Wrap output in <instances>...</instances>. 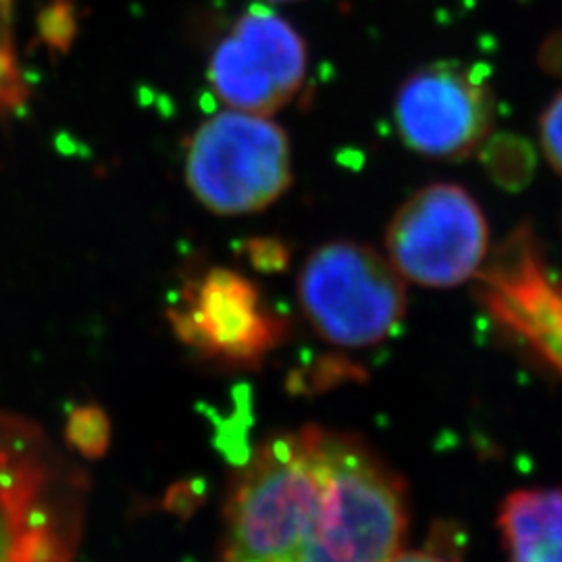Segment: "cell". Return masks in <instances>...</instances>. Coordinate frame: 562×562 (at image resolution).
<instances>
[{
    "mask_svg": "<svg viewBox=\"0 0 562 562\" xmlns=\"http://www.w3.org/2000/svg\"><path fill=\"white\" fill-rule=\"evenodd\" d=\"M225 519L223 562H390L408 510L361 442L302 427L255 452Z\"/></svg>",
    "mask_w": 562,
    "mask_h": 562,
    "instance_id": "1",
    "label": "cell"
},
{
    "mask_svg": "<svg viewBox=\"0 0 562 562\" xmlns=\"http://www.w3.org/2000/svg\"><path fill=\"white\" fill-rule=\"evenodd\" d=\"M299 296L323 340L364 348L392 336L406 313V288L394 265L357 241H331L302 267Z\"/></svg>",
    "mask_w": 562,
    "mask_h": 562,
    "instance_id": "2",
    "label": "cell"
},
{
    "mask_svg": "<svg viewBox=\"0 0 562 562\" xmlns=\"http://www.w3.org/2000/svg\"><path fill=\"white\" fill-rule=\"evenodd\" d=\"M186 180L194 196L220 215L257 213L292 181L290 142L265 115L220 113L192 136Z\"/></svg>",
    "mask_w": 562,
    "mask_h": 562,
    "instance_id": "3",
    "label": "cell"
},
{
    "mask_svg": "<svg viewBox=\"0 0 562 562\" xmlns=\"http://www.w3.org/2000/svg\"><path fill=\"white\" fill-rule=\"evenodd\" d=\"M32 423L0 415V562H67L71 487Z\"/></svg>",
    "mask_w": 562,
    "mask_h": 562,
    "instance_id": "4",
    "label": "cell"
},
{
    "mask_svg": "<svg viewBox=\"0 0 562 562\" xmlns=\"http://www.w3.org/2000/svg\"><path fill=\"white\" fill-rule=\"evenodd\" d=\"M487 240V222L473 196L461 186L434 183L402 204L385 246L402 280L454 288L482 271Z\"/></svg>",
    "mask_w": 562,
    "mask_h": 562,
    "instance_id": "5",
    "label": "cell"
},
{
    "mask_svg": "<svg viewBox=\"0 0 562 562\" xmlns=\"http://www.w3.org/2000/svg\"><path fill=\"white\" fill-rule=\"evenodd\" d=\"M408 148L429 159L461 161L492 134L496 104L490 88L459 63H431L404 81L394 104Z\"/></svg>",
    "mask_w": 562,
    "mask_h": 562,
    "instance_id": "6",
    "label": "cell"
},
{
    "mask_svg": "<svg viewBox=\"0 0 562 562\" xmlns=\"http://www.w3.org/2000/svg\"><path fill=\"white\" fill-rule=\"evenodd\" d=\"M477 296L487 315L562 380V278L519 227L483 265Z\"/></svg>",
    "mask_w": 562,
    "mask_h": 562,
    "instance_id": "7",
    "label": "cell"
},
{
    "mask_svg": "<svg viewBox=\"0 0 562 562\" xmlns=\"http://www.w3.org/2000/svg\"><path fill=\"white\" fill-rule=\"evenodd\" d=\"M306 48L296 30L273 13L250 11L215 48L209 80L234 111L269 117L301 90Z\"/></svg>",
    "mask_w": 562,
    "mask_h": 562,
    "instance_id": "8",
    "label": "cell"
},
{
    "mask_svg": "<svg viewBox=\"0 0 562 562\" xmlns=\"http://www.w3.org/2000/svg\"><path fill=\"white\" fill-rule=\"evenodd\" d=\"M169 317L181 340L223 361H259L283 336V323L267 313L257 288L229 269H211Z\"/></svg>",
    "mask_w": 562,
    "mask_h": 562,
    "instance_id": "9",
    "label": "cell"
},
{
    "mask_svg": "<svg viewBox=\"0 0 562 562\" xmlns=\"http://www.w3.org/2000/svg\"><path fill=\"white\" fill-rule=\"evenodd\" d=\"M498 527L508 562H562V490H517L504 498Z\"/></svg>",
    "mask_w": 562,
    "mask_h": 562,
    "instance_id": "10",
    "label": "cell"
},
{
    "mask_svg": "<svg viewBox=\"0 0 562 562\" xmlns=\"http://www.w3.org/2000/svg\"><path fill=\"white\" fill-rule=\"evenodd\" d=\"M111 427L99 406H81L69 417L67 438L88 459H101L109 446Z\"/></svg>",
    "mask_w": 562,
    "mask_h": 562,
    "instance_id": "11",
    "label": "cell"
},
{
    "mask_svg": "<svg viewBox=\"0 0 562 562\" xmlns=\"http://www.w3.org/2000/svg\"><path fill=\"white\" fill-rule=\"evenodd\" d=\"M540 142L550 165L562 173V94L543 111L540 120Z\"/></svg>",
    "mask_w": 562,
    "mask_h": 562,
    "instance_id": "12",
    "label": "cell"
},
{
    "mask_svg": "<svg viewBox=\"0 0 562 562\" xmlns=\"http://www.w3.org/2000/svg\"><path fill=\"white\" fill-rule=\"evenodd\" d=\"M390 562H454V550L450 554H443L438 548V543L434 542L427 550H417V552H404L396 554Z\"/></svg>",
    "mask_w": 562,
    "mask_h": 562,
    "instance_id": "13",
    "label": "cell"
},
{
    "mask_svg": "<svg viewBox=\"0 0 562 562\" xmlns=\"http://www.w3.org/2000/svg\"><path fill=\"white\" fill-rule=\"evenodd\" d=\"M276 2H285V0H276Z\"/></svg>",
    "mask_w": 562,
    "mask_h": 562,
    "instance_id": "14",
    "label": "cell"
}]
</instances>
